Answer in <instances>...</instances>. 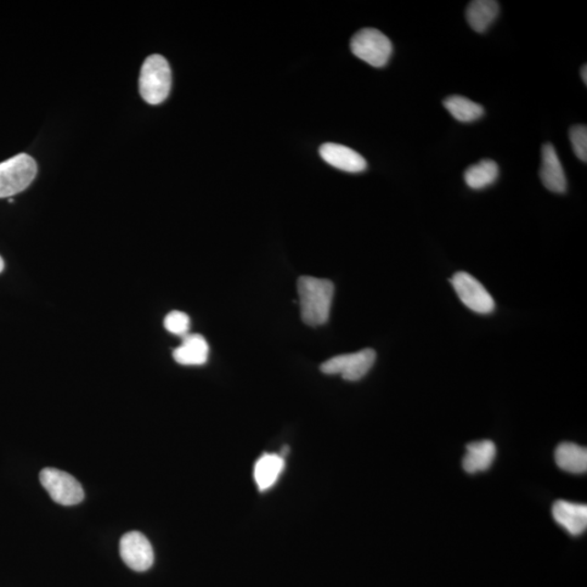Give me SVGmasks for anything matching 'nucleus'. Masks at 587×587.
Masks as SVG:
<instances>
[{"label": "nucleus", "mask_w": 587, "mask_h": 587, "mask_svg": "<svg viewBox=\"0 0 587 587\" xmlns=\"http://www.w3.org/2000/svg\"><path fill=\"white\" fill-rule=\"evenodd\" d=\"M301 315L304 324L324 325L330 318L335 284L330 280L302 276L297 282Z\"/></svg>", "instance_id": "f257e3e1"}, {"label": "nucleus", "mask_w": 587, "mask_h": 587, "mask_svg": "<svg viewBox=\"0 0 587 587\" xmlns=\"http://www.w3.org/2000/svg\"><path fill=\"white\" fill-rule=\"evenodd\" d=\"M172 76L170 66L160 55H151L143 64L139 76V93L150 105H160L170 94Z\"/></svg>", "instance_id": "f03ea898"}, {"label": "nucleus", "mask_w": 587, "mask_h": 587, "mask_svg": "<svg viewBox=\"0 0 587 587\" xmlns=\"http://www.w3.org/2000/svg\"><path fill=\"white\" fill-rule=\"evenodd\" d=\"M36 174V161L26 154L0 163V199L15 196L29 188Z\"/></svg>", "instance_id": "7ed1b4c3"}, {"label": "nucleus", "mask_w": 587, "mask_h": 587, "mask_svg": "<svg viewBox=\"0 0 587 587\" xmlns=\"http://www.w3.org/2000/svg\"><path fill=\"white\" fill-rule=\"evenodd\" d=\"M351 49L355 57L372 67H382L386 66L391 58L393 45L381 31L363 29L355 33L352 38Z\"/></svg>", "instance_id": "20e7f679"}, {"label": "nucleus", "mask_w": 587, "mask_h": 587, "mask_svg": "<svg viewBox=\"0 0 587 587\" xmlns=\"http://www.w3.org/2000/svg\"><path fill=\"white\" fill-rule=\"evenodd\" d=\"M376 360L374 349L366 348L353 354L335 355L321 365V371L324 375L342 376L346 381H359L368 374Z\"/></svg>", "instance_id": "39448f33"}, {"label": "nucleus", "mask_w": 587, "mask_h": 587, "mask_svg": "<svg viewBox=\"0 0 587 587\" xmlns=\"http://www.w3.org/2000/svg\"><path fill=\"white\" fill-rule=\"evenodd\" d=\"M39 479L50 498L59 505L75 506L84 499L82 485L69 473L55 468H45L39 474Z\"/></svg>", "instance_id": "423d86ee"}, {"label": "nucleus", "mask_w": 587, "mask_h": 587, "mask_svg": "<svg viewBox=\"0 0 587 587\" xmlns=\"http://www.w3.org/2000/svg\"><path fill=\"white\" fill-rule=\"evenodd\" d=\"M451 285L462 304L479 314H492L495 301L481 282L467 273H457L451 279Z\"/></svg>", "instance_id": "0eeeda50"}, {"label": "nucleus", "mask_w": 587, "mask_h": 587, "mask_svg": "<svg viewBox=\"0 0 587 587\" xmlns=\"http://www.w3.org/2000/svg\"><path fill=\"white\" fill-rule=\"evenodd\" d=\"M122 561L134 572H144L154 563V551L146 536L138 530L122 536L120 541Z\"/></svg>", "instance_id": "6e6552de"}, {"label": "nucleus", "mask_w": 587, "mask_h": 587, "mask_svg": "<svg viewBox=\"0 0 587 587\" xmlns=\"http://www.w3.org/2000/svg\"><path fill=\"white\" fill-rule=\"evenodd\" d=\"M540 177L545 188L552 193L563 194L567 191V178L555 147L547 143L541 149Z\"/></svg>", "instance_id": "1a4fd4ad"}, {"label": "nucleus", "mask_w": 587, "mask_h": 587, "mask_svg": "<svg viewBox=\"0 0 587 587\" xmlns=\"http://www.w3.org/2000/svg\"><path fill=\"white\" fill-rule=\"evenodd\" d=\"M320 156L338 170L358 173L366 169V161L359 152L341 144H324L320 147Z\"/></svg>", "instance_id": "9d476101"}, {"label": "nucleus", "mask_w": 587, "mask_h": 587, "mask_svg": "<svg viewBox=\"0 0 587 587\" xmlns=\"http://www.w3.org/2000/svg\"><path fill=\"white\" fill-rule=\"evenodd\" d=\"M552 517L555 521L569 534L579 536L587 528V506L574 504L566 500H558L552 506Z\"/></svg>", "instance_id": "9b49d317"}, {"label": "nucleus", "mask_w": 587, "mask_h": 587, "mask_svg": "<svg viewBox=\"0 0 587 587\" xmlns=\"http://www.w3.org/2000/svg\"><path fill=\"white\" fill-rule=\"evenodd\" d=\"M209 345L201 335H186L182 344L174 349L173 358L182 366H201L207 363Z\"/></svg>", "instance_id": "f8f14e48"}, {"label": "nucleus", "mask_w": 587, "mask_h": 587, "mask_svg": "<svg viewBox=\"0 0 587 587\" xmlns=\"http://www.w3.org/2000/svg\"><path fill=\"white\" fill-rule=\"evenodd\" d=\"M496 457V446L492 440H479L467 445V454L462 466L468 473L487 471Z\"/></svg>", "instance_id": "ddd939ff"}, {"label": "nucleus", "mask_w": 587, "mask_h": 587, "mask_svg": "<svg viewBox=\"0 0 587 587\" xmlns=\"http://www.w3.org/2000/svg\"><path fill=\"white\" fill-rule=\"evenodd\" d=\"M499 15V4L494 0H474L466 11L468 24L478 33L488 31Z\"/></svg>", "instance_id": "4468645a"}, {"label": "nucleus", "mask_w": 587, "mask_h": 587, "mask_svg": "<svg viewBox=\"0 0 587 587\" xmlns=\"http://www.w3.org/2000/svg\"><path fill=\"white\" fill-rule=\"evenodd\" d=\"M557 465L561 469L575 474L587 471V449L574 443H561L555 453Z\"/></svg>", "instance_id": "2eb2a0df"}, {"label": "nucleus", "mask_w": 587, "mask_h": 587, "mask_svg": "<svg viewBox=\"0 0 587 587\" xmlns=\"http://www.w3.org/2000/svg\"><path fill=\"white\" fill-rule=\"evenodd\" d=\"M283 457L274 454L264 455L255 466V481L259 489L267 490L278 481L282 471L284 470Z\"/></svg>", "instance_id": "dca6fc26"}, {"label": "nucleus", "mask_w": 587, "mask_h": 587, "mask_svg": "<svg viewBox=\"0 0 587 587\" xmlns=\"http://www.w3.org/2000/svg\"><path fill=\"white\" fill-rule=\"evenodd\" d=\"M499 176V168L494 160H484L467 169L465 180L472 190H483L493 185Z\"/></svg>", "instance_id": "f3484780"}, {"label": "nucleus", "mask_w": 587, "mask_h": 587, "mask_svg": "<svg viewBox=\"0 0 587 587\" xmlns=\"http://www.w3.org/2000/svg\"><path fill=\"white\" fill-rule=\"evenodd\" d=\"M445 108L453 116L456 120L469 123L479 120L484 115V108L481 105L464 98V96H450L444 100Z\"/></svg>", "instance_id": "a211bd4d"}, {"label": "nucleus", "mask_w": 587, "mask_h": 587, "mask_svg": "<svg viewBox=\"0 0 587 587\" xmlns=\"http://www.w3.org/2000/svg\"><path fill=\"white\" fill-rule=\"evenodd\" d=\"M163 324H165L168 332L172 333L174 335L183 337L186 335H189L191 320L188 314L182 312H178V310H174V312L167 315Z\"/></svg>", "instance_id": "6ab92c4d"}, {"label": "nucleus", "mask_w": 587, "mask_h": 587, "mask_svg": "<svg viewBox=\"0 0 587 587\" xmlns=\"http://www.w3.org/2000/svg\"><path fill=\"white\" fill-rule=\"evenodd\" d=\"M570 142H572L574 154L581 161L587 160V128L586 126H575L570 129Z\"/></svg>", "instance_id": "aec40b11"}, {"label": "nucleus", "mask_w": 587, "mask_h": 587, "mask_svg": "<svg viewBox=\"0 0 587 587\" xmlns=\"http://www.w3.org/2000/svg\"><path fill=\"white\" fill-rule=\"evenodd\" d=\"M581 77H582L583 82L585 83V86L587 84V67L584 65L582 67V70H581Z\"/></svg>", "instance_id": "412c9836"}, {"label": "nucleus", "mask_w": 587, "mask_h": 587, "mask_svg": "<svg viewBox=\"0 0 587 587\" xmlns=\"http://www.w3.org/2000/svg\"><path fill=\"white\" fill-rule=\"evenodd\" d=\"M4 269H5V263L3 261L2 256H0V273H3Z\"/></svg>", "instance_id": "4be33fe9"}, {"label": "nucleus", "mask_w": 587, "mask_h": 587, "mask_svg": "<svg viewBox=\"0 0 587 587\" xmlns=\"http://www.w3.org/2000/svg\"><path fill=\"white\" fill-rule=\"evenodd\" d=\"M8 201H9V202H14V201H15V200H14V199H9V200H8Z\"/></svg>", "instance_id": "5701e85b"}]
</instances>
